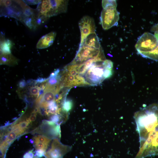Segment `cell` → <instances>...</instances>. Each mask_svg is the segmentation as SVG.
Wrapping results in <instances>:
<instances>
[{
  "label": "cell",
  "mask_w": 158,
  "mask_h": 158,
  "mask_svg": "<svg viewBox=\"0 0 158 158\" xmlns=\"http://www.w3.org/2000/svg\"><path fill=\"white\" fill-rule=\"evenodd\" d=\"M134 118L139 134L138 158L158 155V104L153 103L136 112Z\"/></svg>",
  "instance_id": "6da1fadb"
},
{
  "label": "cell",
  "mask_w": 158,
  "mask_h": 158,
  "mask_svg": "<svg viewBox=\"0 0 158 158\" xmlns=\"http://www.w3.org/2000/svg\"><path fill=\"white\" fill-rule=\"evenodd\" d=\"M27 6L23 1L0 0V16L13 18L22 22Z\"/></svg>",
  "instance_id": "7a4b0ae2"
},
{
  "label": "cell",
  "mask_w": 158,
  "mask_h": 158,
  "mask_svg": "<svg viewBox=\"0 0 158 158\" xmlns=\"http://www.w3.org/2000/svg\"><path fill=\"white\" fill-rule=\"evenodd\" d=\"M97 58L105 59L102 47L97 49L83 45L79 47L75 58L71 63L79 64L90 59Z\"/></svg>",
  "instance_id": "3957f363"
},
{
  "label": "cell",
  "mask_w": 158,
  "mask_h": 158,
  "mask_svg": "<svg viewBox=\"0 0 158 158\" xmlns=\"http://www.w3.org/2000/svg\"><path fill=\"white\" fill-rule=\"evenodd\" d=\"M104 61L94 62L87 69L85 74V81L88 85L99 84L104 80V73L106 69L103 65Z\"/></svg>",
  "instance_id": "277c9868"
},
{
  "label": "cell",
  "mask_w": 158,
  "mask_h": 158,
  "mask_svg": "<svg viewBox=\"0 0 158 158\" xmlns=\"http://www.w3.org/2000/svg\"><path fill=\"white\" fill-rule=\"evenodd\" d=\"M158 45L154 35L149 32H145L138 39L135 47L140 54L153 50Z\"/></svg>",
  "instance_id": "5b68a950"
},
{
  "label": "cell",
  "mask_w": 158,
  "mask_h": 158,
  "mask_svg": "<svg viewBox=\"0 0 158 158\" xmlns=\"http://www.w3.org/2000/svg\"><path fill=\"white\" fill-rule=\"evenodd\" d=\"M100 19L103 28L105 30H108L118 25L119 13L116 8H103L101 13Z\"/></svg>",
  "instance_id": "8992f818"
},
{
  "label": "cell",
  "mask_w": 158,
  "mask_h": 158,
  "mask_svg": "<svg viewBox=\"0 0 158 158\" xmlns=\"http://www.w3.org/2000/svg\"><path fill=\"white\" fill-rule=\"evenodd\" d=\"M79 26L81 33L80 47L82 46L87 37L90 34L95 32L96 27L93 18L85 16L79 21Z\"/></svg>",
  "instance_id": "52a82bcc"
},
{
  "label": "cell",
  "mask_w": 158,
  "mask_h": 158,
  "mask_svg": "<svg viewBox=\"0 0 158 158\" xmlns=\"http://www.w3.org/2000/svg\"><path fill=\"white\" fill-rule=\"evenodd\" d=\"M71 147L62 144L57 138H54L51 145V148L45 153L46 158H62L70 151Z\"/></svg>",
  "instance_id": "ba28073f"
},
{
  "label": "cell",
  "mask_w": 158,
  "mask_h": 158,
  "mask_svg": "<svg viewBox=\"0 0 158 158\" xmlns=\"http://www.w3.org/2000/svg\"><path fill=\"white\" fill-rule=\"evenodd\" d=\"M68 3L67 0H49L48 8L50 17L66 12Z\"/></svg>",
  "instance_id": "9c48e42d"
},
{
  "label": "cell",
  "mask_w": 158,
  "mask_h": 158,
  "mask_svg": "<svg viewBox=\"0 0 158 158\" xmlns=\"http://www.w3.org/2000/svg\"><path fill=\"white\" fill-rule=\"evenodd\" d=\"M56 35V33L51 32L44 35L39 40L36 44V48L42 49L49 47L53 43Z\"/></svg>",
  "instance_id": "30bf717a"
},
{
  "label": "cell",
  "mask_w": 158,
  "mask_h": 158,
  "mask_svg": "<svg viewBox=\"0 0 158 158\" xmlns=\"http://www.w3.org/2000/svg\"><path fill=\"white\" fill-rule=\"evenodd\" d=\"M13 46L12 42L6 39L4 34H0V54H9L11 53V49Z\"/></svg>",
  "instance_id": "8fae6325"
},
{
  "label": "cell",
  "mask_w": 158,
  "mask_h": 158,
  "mask_svg": "<svg viewBox=\"0 0 158 158\" xmlns=\"http://www.w3.org/2000/svg\"><path fill=\"white\" fill-rule=\"evenodd\" d=\"M83 45L97 49H99L101 47L95 32L89 35L86 38Z\"/></svg>",
  "instance_id": "7c38bea8"
},
{
  "label": "cell",
  "mask_w": 158,
  "mask_h": 158,
  "mask_svg": "<svg viewBox=\"0 0 158 158\" xmlns=\"http://www.w3.org/2000/svg\"><path fill=\"white\" fill-rule=\"evenodd\" d=\"M18 59L11 53L9 54H0V64L14 66L18 64Z\"/></svg>",
  "instance_id": "4fadbf2b"
},
{
  "label": "cell",
  "mask_w": 158,
  "mask_h": 158,
  "mask_svg": "<svg viewBox=\"0 0 158 158\" xmlns=\"http://www.w3.org/2000/svg\"><path fill=\"white\" fill-rule=\"evenodd\" d=\"M142 57L158 61V45L152 51L140 54Z\"/></svg>",
  "instance_id": "5bb4252c"
},
{
  "label": "cell",
  "mask_w": 158,
  "mask_h": 158,
  "mask_svg": "<svg viewBox=\"0 0 158 158\" xmlns=\"http://www.w3.org/2000/svg\"><path fill=\"white\" fill-rule=\"evenodd\" d=\"M73 103L72 100L65 98L62 103V110L65 113L69 112L72 109Z\"/></svg>",
  "instance_id": "9a60e30c"
},
{
  "label": "cell",
  "mask_w": 158,
  "mask_h": 158,
  "mask_svg": "<svg viewBox=\"0 0 158 158\" xmlns=\"http://www.w3.org/2000/svg\"><path fill=\"white\" fill-rule=\"evenodd\" d=\"M41 87L38 86L30 87L29 89V93L32 97H35L36 99L39 97Z\"/></svg>",
  "instance_id": "2e32d148"
},
{
  "label": "cell",
  "mask_w": 158,
  "mask_h": 158,
  "mask_svg": "<svg viewBox=\"0 0 158 158\" xmlns=\"http://www.w3.org/2000/svg\"><path fill=\"white\" fill-rule=\"evenodd\" d=\"M34 141L40 142L49 145L51 140L47 137L42 135H37L34 136L33 138Z\"/></svg>",
  "instance_id": "e0dca14e"
},
{
  "label": "cell",
  "mask_w": 158,
  "mask_h": 158,
  "mask_svg": "<svg viewBox=\"0 0 158 158\" xmlns=\"http://www.w3.org/2000/svg\"><path fill=\"white\" fill-rule=\"evenodd\" d=\"M102 6L103 8H116L117 4L116 0H102Z\"/></svg>",
  "instance_id": "ac0fdd59"
},
{
  "label": "cell",
  "mask_w": 158,
  "mask_h": 158,
  "mask_svg": "<svg viewBox=\"0 0 158 158\" xmlns=\"http://www.w3.org/2000/svg\"><path fill=\"white\" fill-rule=\"evenodd\" d=\"M34 146L37 150H41L45 151L49 145L43 143L37 142L34 141Z\"/></svg>",
  "instance_id": "d6986e66"
},
{
  "label": "cell",
  "mask_w": 158,
  "mask_h": 158,
  "mask_svg": "<svg viewBox=\"0 0 158 158\" xmlns=\"http://www.w3.org/2000/svg\"><path fill=\"white\" fill-rule=\"evenodd\" d=\"M47 84L51 85H55L58 84L60 79L59 76L55 77L49 78Z\"/></svg>",
  "instance_id": "ffe728a7"
},
{
  "label": "cell",
  "mask_w": 158,
  "mask_h": 158,
  "mask_svg": "<svg viewBox=\"0 0 158 158\" xmlns=\"http://www.w3.org/2000/svg\"><path fill=\"white\" fill-rule=\"evenodd\" d=\"M51 121L54 123H57L60 120V116L57 114L53 115L50 117Z\"/></svg>",
  "instance_id": "44dd1931"
},
{
  "label": "cell",
  "mask_w": 158,
  "mask_h": 158,
  "mask_svg": "<svg viewBox=\"0 0 158 158\" xmlns=\"http://www.w3.org/2000/svg\"><path fill=\"white\" fill-rule=\"evenodd\" d=\"M37 113L32 111L28 118L27 119L29 121L30 123L32 121H35L36 118Z\"/></svg>",
  "instance_id": "7402d4cb"
},
{
  "label": "cell",
  "mask_w": 158,
  "mask_h": 158,
  "mask_svg": "<svg viewBox=\"0 0 158 158\" xmlns=\"http://www.w3.org/2000/svg\"><path fill=\"white\" fill-rule=\"evenodd\" d=\"M34 154L32 150H30L26 152L24 155L23 158H33Z\"/></svg>",
  "instance_id": "603a6c76"
},
{
  "label": "cell",
  "mask_w": 158,
  "mask_h": 158,
  "mask_svg": "<svg viewBox=\"0 0 158 158\" xmlns=\"http://www.w3.org/2000/svg\"><path fill=\"white\" fill-rule=\"evenodd\" d=\"M27 4L35 5L39 4L41 0H23Z\"/></svg>",
  "instance_id": "cb8c5ba5"
},
{
  "label": "cell",
  "mask_w": 158,
  "mask_h": 158,
  "mask_svg": "<svg viewBox=\"0 0 158 158\" xmlns=\"http://www.w3.org/2000/svg\"><path fill=\"white\" fill-rule=\"evenodd\" d=\"M45 151L41 150H37L36 152V155L37 157H41L44 155Z\"/></svg>",
  "instance_id": "d4e9b609"
},
{
  "label": "cell",
  "mask_w": 158,
  "mask_h": 158,
  "mask_svg": "<svg viewBox=\"0 0 158 158\" xmlns=\"http://www.w3.org/2000/svg\"><path fill=\"white\" fill-rule=\"evenodd\" d=\"M27 85V83L24 80L20 81L18 83V86L20 90L24 88Z\"/></svg>",
  "instance_id": "484cf974"
},
{
  "label": "cell",
  "mask_w": 158,
  "mask_h": 158,
  "mask_svg": "<svg viewBox=\"0 0 158 158\" xmlns=\"http://www.w3.org/2000/svg\"><path fill=\"white\" fill-rule=\"evenodd\" d=\"M151 30L155 33L158 32V23L153 25L152 27Z\"/></svg>",
  "instance_id": "4316f807"
},
{
  "label": "cell",
  "mask_w": 158,
  "mask_h": 158,
  "mask_svg": "<svg viewBox=\"0 0 158 158\" xmlns=\"http://www.w3.org/2000/svg\"><path fill=\"white\" fill-rule=\"evenodd\" d=\"M48 79L39 78L35 81V83H41L44 82L46 81Z\"/></svg>",
  "instance_id": "83f0119b"
},
{
  "label": "cell",
  "mask_w": 158,
  "mask_h": 158,
  "mask_svg": "<svg viewBox=\"0 0 158 158\" xmlns=\"http://www.w3.org/2000/svg\"><path fill=\"white\" fill-rule=\"evenodd\" d=\"M154 35L157 39L158 45V32L155 33Z\"/></svg>",
  "instance_id": "f1b7e54d"
}]
</instances>
